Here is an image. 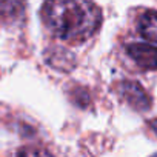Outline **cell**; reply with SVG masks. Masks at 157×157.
<instances>
[{"instance_id":"5","label":"cell","mask_w":157,"mask_h":157,"mask_svg":"<svg viewBox=\"0 0 157 157\" xmlns=\"http://www.w3.org/2000/svg\"><path fill=\"white\" fill-rule=\"evenodd\" d=\"M23 10V0H0V20L17 17Z\"/></svg>"},{"instance_id":"1","label":"cell","mask_w":157,"mask_h":157,"mask_svg":"<svg viewBox=\"0 0 157 157\" xmlns=\"http://www.w3.org/2000/svg\"><path fill=\"white\" fill-rule=\"evenodd\" d=\"M42 16L48 29L66 42L90 39L102 23V11L91 0H48Z\"/></svg>"},{"instance_id":"3","label":"cell","mask_w":157,"mask_h":157,"mask_svg":"<svg viewBox=\"0 0 157 157\" xmlns=\"http://www.w3.org/2000/svg\"><path fill=\"white\" fill-rule=\"evenodd\" d=\"M119 93L122 99H125L132 108L136 109H148L151 106V100L145 90L137 83V82H120L119 83Z\"/></svg>"},{"instance_id":"2","label":"cell","mask_w":157,"mask_h":157,"mask_svg":"<svg viewBox=\"0 0 157 157\" xmlns=\"http://www.w3.org/2000/svg\"><path fill=\"white\" fill-rule=\"evenodd\" d=\"M126 52L142 69H157V46L148 43H131L126 46Z\"/></svg>"},{"instance_id":"4","label":"cell","mask_w":157,"mask_h":157,"mask_svg":"<svg viewBox=\"0 0 157 157\" xmlns=\"http://www.w3.org/2000/svg\"><path fill=\"white\" fill-rule=\"evenodd\" d=\"M139 33L143 39L157 43V11H146L140 17Z\"/></svg>"}]
</instances>
